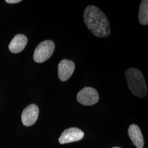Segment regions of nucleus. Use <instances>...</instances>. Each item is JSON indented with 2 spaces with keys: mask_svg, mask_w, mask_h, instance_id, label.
Returning a JSON list of instances; mask_svg holds the SVG:
<instances>
[{
  "mask_svg": "<svg viewBox=\"0 0 148 148\" xmlns=\"http://www.w3.org/2000/svg\"><path fill=\"white\" fill-rule=\"evenodd\" d=\"M55 49V43L51 40H46L40 43L35 49L33 58L38 63L47 60L53 54Z\"/></svg>",
  "mask_w": 148,
  "mask_h": 148,
  "instance_id": "7ed1b4c3",
  "label": "nucleus"
},
{
  "mask_svg": "<svg viewBox=\"0 0 148 148\" xmlns=\"http://www.w3.org/2000/svg\"><path fill=\"white\" fill-rule=\"evenodd\" d=\"M128 86L133 95L143 98L148 92L147 86L142 72L136 68H130L125 72Z\"/></svg>",
  "mask_w": 148,
  "mask_h": 148,
  "instance_id": "f03ea898",
  "label": "nucleus"
},
{
  "mask_svg": "<svg viewBox=\"0 0 148 148\" xmlns=\"http://www.w3.org/2000/svg\"><path fill=\"white\" fill-rule=\"evenodd\" d=\"M75 68L74 62L68 59H63L59 63L58 74L59 79L62 81H66L71 76Z\"/></svg>",
  "mask_w": 148,
  "mask_h": 148,
  "instance_id": "0eeeda50",
  "label": "nucleus"
},
{
  "mask_svg": "<svg viewBox=\"0 0 148 148\" xmlns=\"http://www.w3.org/2000/svg\"><path fill=\"white\" fill-rule=\"evenodd\" d=\"M27 43V38L23 34H18L11 41L9 45V49L11 52L18 53L25 47Z\"/></svg>",
  "mask_w": 148,
  "mask_h": 148,
  "instance_id": "6e6552de",
  "label": "nucleus"
},
{
  "mask_svg": "<svg viewBox=\"0 0 148 148\" xmlns=\"http://www.w3.org/2000/svg\"><path fill=\"white\" fill-rule=\"evenodd\" d=\"M99 95L95 88L87 87L81 90L77 95V100L81 104L92 106L99 101Z\"/></svg>",
  "mask_w": 148,
  "mask_h": 148,
  "instance_id": "20e7f679",
  "label": "nucleus"
},
{
  "mask_svg": "<svg viewBox=\"0 0 148 148\" xmlns=\"http://www.w3.org/2000/svg\"><path fill=\"white\" fill-rule=\"evenodd\" d=\"M84 136V133L77 128L73 127L65 130L59 138V142L62 144L71 143L81 140Z\"/></svg>",
  "mask_w": 148,
  "mask_h": 148,
  "instance_id": "423d86ee",
  "label": "nucleus"
},
{
  "mask_svg": "<svg viewBox=\"0 0 148 148\" xmlns=\"http://www.w3.org/2000/svg\"><path fill=\"white\" fill-rule=\"evenodd\" d=\"M39 115L38 107L35 104H30L26 107L21 114V121L25 126H31L37 121Z\"/></svg>",
  "mask_w": 148,
  "mask_h": 148,
  "instance_id": "39448f33",
  "label": "nucleus"
},
{
  "mask_svg": "<svg viewBox=\"0 0 148 148\" xmlns=\"http://www.w3.org/2000/svg\"><path fill=\"white\" fill-rule=\"evenodd\" d=\"M120 148V147H114V148Z\"/></svg>",
  "mask_w": 148,
  "mask_h": 148,
  "instance_id": "f8f14e48",
  "label": "nucleus"
},
{
  "mask_svg": "<svg viewBox=\"0 0 148 148\" xmlns=\"http://www.w3.org/2000/svg\"><path fill=\"white\" fill-rule=\"evenodd\" d=\"M128 132L134 145L137 148H143L144 139L143 135L139 127L137 125L133 124L128 128Z\"/></svg>",
  "mask_w": 148,
  "mask_h": 148,
  "instance_id": "1a4fd4ad",
  "label": "nucleus"
},
{
  "mask_svg": "<svg viewBox=\"0 0 148 148\" xmlns=\"http://www.w3.org/2000/svg\"><path fill=\"white\" fill-rule=\"evenodd\" d=\"M21 0H5V2L10 4H15L18 3L19 2H21Z\"/></svg>",
  "mask_w": 148,
  "mask_h": 148,
  "instance_id": "9b49d317",
  "label": "nucleus"
},
{
  "mask_svg": "<svg viewBox=\"0 0 148 148\" xmlns=\"http://www.w3.org/2000/svg\"><path fill=\"white\" fill-rule=\"evenodd\" d=\"M139 21L142 25L148 24V1L143 0L140 2L139 11Z\"/></svg>",
  "mask_w": 148,
  "mask_h": 148,
  "instance_id": "9d476101",
  "label": "nucleus"
},
{
  "mask_svg": "<svg viewBox=\"0 0 148 148\" xmlns=\"http://www.w3.org/2000/svg\"><path fill=\"white\" fill-rule=\"evenodd\" d=\"M84 19L88 29L95 36L106 37L110 35L109 21L103 12L97 7L87 6L84 11Z\"/></svg>",
  "mask_w": 148,
  "mask_h": 148,
  "instance_id": "f257e3e1",
  "label": "nucleus"
}]
</instances>
